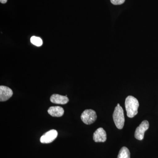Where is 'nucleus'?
<instances>
[{"instance_id": "nucleus-1", "label": "nucleus", "mask_w": 158, "mask_h": 158, "mask_svg": "<svg viewBox=\"0 0 158 158\" xmlns=\"http://www.w3.org/2000/svg\"><path fill=\"white\" fill-rule=\"evenodd\" d=\"M125 105L128 117L133 118L138 114L139 104L135 98L132 96H128L126 99Z\"/></svg>"}, {"instance_id": "nucleus-8", "label": "nucleus", "mask_w": 158, "mask_h": 158, "mask_svg": "<svg viewBox=\"0 0 158 158\" xmlns=\"http://www.w3.org/2000/svg\"><path fill=\"white\" fill-rule=\"evenodd\" d=\"M50 101L52 103L56 104L65 105L69 101L67 96L59 94H53L51 96Z\"/></svg>"}, {"instance_id": "nucleus-13", "label": "nucleus", "mask_w": 158, "mask_h": 158, "mask_svg": "<svg viewBox=\"0 0 158 158\" xmlns=\"http://www.w3.org/2000/svg\"><path fill=\"white\" fill-rule=\"evenodd\" d=\"M7 1L8 0H0V2L2 4H5V3L7 2Z\"/></svg>"}, {"instance_id": "nucleus-7", "label": "nucleus", "mask_w": 158, "mask_h": 158, "mask_svg": "<svg viewBox=\"0 0 158 158\" xmlns=\"http://www.w3.org/2000/svg\"><path fill=\"white\" fill-rule=\"evenodd\" d=\"M106 139V133L103 128H99L94 133L93 140L95 142H105Z\"/></svg>"}, {"instance_id": "nucleus-11", "label": "nucleus", "mask_w": 158, "mask_h": 158, "mask_svg": "<svg viewBox=\"0 0 158 158\" xmlns=\"http://www.w3.org/2000/svg\"><path fill=\"white\" fill-rule=\"evenodd\" d=\"M31 43L37 47L41 46L43 44L42 39L39 37H35V36H33L31 37Z\"/></svg>"}, {"instance_id": "nucleus-4", "label": "nucleus", "mask_w": 158, "mask_h": 158, "mask_svg": "<svg viewBox=\"0 0 158 158\" xmlns=\"http://www.w3.org/2000/svg\"><path fill=\"white\" fill-rule=\"evenodd\" d=\"M149 127V123L147 120L142 121L140 125L136 128L135 134V138L140 141L143 140L144 133L148 129Z\"/></svg>"}, {"instance_id": "nucleus-3", "label": "nucleus", "mask_w": 158, "mask_h": 158, "mask_svg": "<svg viewBox=\"0 0 158 158\" xmlns=\"http://www.w3.org/2000/svg\"><path fill=\"white\" fill-rule=\"evenodd\" d=\"M97 116L96 112L92 110H86L82 113L81 115L82 121L87 125L92 124L96 121Z\"/></svg>"}, {"instance_id": "nucleus-12", "label": "nucleus", "mask_w": 158, "mask_h": 158, "mask_svg": "<svg viewBox=\"0 0 158 158\" xmlns=\"http://www.w3.org/2000/svg\"><path fill=\"white\" fill-rule=\"evenodd\" d=\"M126 0H110L111 3L114 5H120L124 3Z\"/></svg>"}, {"instance_id": "nucleus-5", "label": "nucleus", "mask_w": 158, "mask_h": 158, "mask_svg": "<svg viewBox=\"0 0 158 158\" xmlns=\"http://www.w3.org/2000/svg\"><path fill=\"white\" fill-rule=\"evenodd\" d=\"M58 133L56 130H51L43 135L40 138V141L43 144H49L53 142L56 138Z\"/></svg>"}, {"instance_id": "nucleus-6", "label": "nucleus", "mask_w": 158, "mask_h": 158, "mask_svg": "<svg viewBox=\"0 0 158 158\" xmlns=\"http://www.w3.org/2000/svg\"><path fill=\"white\" fill-rule=\"evenodd\" d=\"M13 95L11 88L5 86H0V101L5 102L9 100Z\"/></svg>"}, {"instance_id": "nucleus-2", "label": "nucleus", "mask_w": 158, "mask_h": 158, "mask_svg": "<svg viewBox=\"0 0 158 158\" xmlns=\"http://www.w3.org/2000/svg\"><path fill=\"white\" fill-rule=\"evenodd\" d=\"M113 119L117 128L119 130L123 129L125 123L124 112L123 109L119 104H117V106L114 110Z\"/></svg>"}, {"instance_id": "nucleus-10", "label": "nucleus", "mask_w": 158, "mask_h": 158, "mask_svg": "<svg viewBox=\"0 0 158 158\" xmlns=\"http://www.w3.org/2000/svg\"><path fill=\"white\" fill-rule=\"evenodd\" d=\"M130 152L127 148H122L119 151L117 158H130Z\"/></svg>"}, {"instance_id": "nucleus-9", "label": "nucleus", "mask_w": 158, "mask_h": 158, "mask_svg": "<svg viewBox=\"0 0 158 158\" xmlns=\"http://www.w3.org/2000/svg\"><path fill=\"white\" fill-rule=\"evenodd\" d=\"M48 114L53 117H61L64 113L63 108L60 106H52L48 110Z\"/></svg>"}]
</instances>
